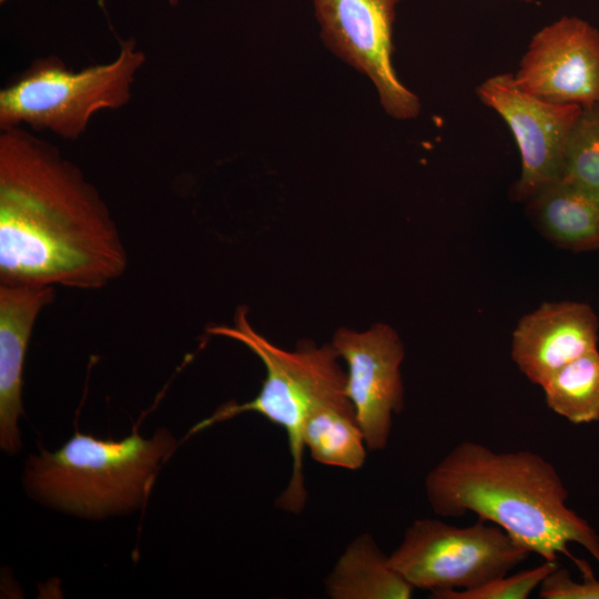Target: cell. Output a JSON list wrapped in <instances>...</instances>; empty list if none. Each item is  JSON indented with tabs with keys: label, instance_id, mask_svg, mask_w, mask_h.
I'll use <instances>...</instances> for the list:
<instances>
[{
	"label": "cell",
	"instance_id": "3957f363",
	"mask_svg": "<svg viewBox=\"0 0 599 599\" xmlns=\"http://www.w3.org/2000/svg\"><path fill=\"white\" fill-rule=\"evenodd\" d=\"M207 331L245 345L261 359L266 373L252 400L225 404L197 423L190 434L247 412L257 413L282 427L286 433L292 467L288 484L277 497L276 507L301 514L308 497L303 473L304 424L318 406L347 397L346 372L338 363L336 351L332 344L317 346L307 341L294 351L280 348L252 327L246 307L236 309L233 325L212 326Z\"/></svg>",
	"mask_w": 599,
	"mask_h": 599
},
{
	"label": "cell",
	"instance_id": "30bf717a",
	"mask_svg": "<svg viewBox=\"0 0 599 599\" xmlns=\"http://www.w3.org/2000/svg\"><path fill=\"white\" fill-rule=\"evenodd\" d=\"M512 74L521 90L542 100L599 104V30L562 16L532 35Z\"/></svg>",
	"mask_w": 599,
	"mask_h": 599
},
{
	"label": "cell",
	"instance_id": "52a82bcc",
	"mask_svg": "<svg viewBox=\"0 0 599 599\" xmlns=\"http://www.w3.org/2000/svg\"><path fill=\"white\" fill-rule=\"evenodd\" d=\"M399 1L312 0L327 48L372 80L387 114L409 120L418 115L420 103L399 81L392 62Z\"/></svg>",
	"mask_w": 599,
	"mask_h": 599
},
{
	"label": "cell",
	"instance_id": "ba28073f",
	"mask_svg": "<svg viewBox=\"0 0 599 599\" xmlns=\"http://www.w3.org/2000/svg\"><path fill=\"white\" fill-rule=\"evenodd\" d=\"M480 101L508 124L521 158L514 199L527 202L561 177L571 131L582 106L554 103L521 90L512 73H500L477 87Z\"/></svg>",
	"mask_w": 599,
	"mask_h": 599
},
{
	"label": "cell",
	"instance_id": "d6986e66",
	"mask_svg": "<svg viewBox=\"0 0 599 599\" xmlns=\"http://www.w3.org/2000/svg\"><path fill=\"white\" fill-rule=\"evenodd\" d=\"M582 581L572 579L569 571L558 566L539 587L542 599H599V580L592 570L582 573Z\"/></svg>",
	"mask_w": 599,
	"mask_h": 599
},
{
	"label": "cell",
	"instance_id": "9c48e42d",
	"mask_svg": "<svg viewBox=\"0 0 599 599\" xmlns=\"http://www.w3.org/2000/svg\"><path fill=\"white\" fill-rule=\"evenodd\" d=\"M346 363L345 393L351 400L368 450H383L393 416L404 408L400 365L404 345L388 325L356 332L338 328L331 343Z\"/></svg>",
	"mask_w": 599,
	"mask_h": 599
},
{
	"label": "cell",
	"instance_id": "7a4b0ae2",
	"mask_svg": "<svg viewBox=\"0 0 599 599\" xmlns=\"http://www.w3.org/2000/svg\"><path fill=\"white\" fill-rule=\"evenodd\" d=\"M432 510L441 517L467 512L502 528L544 560H573L568 545L582 546L599 564V535L567 505L569 493L555 466L531 450L496 451L466 440L448 451L425 478Z\"/></svg>",
	"mask_w": 599,
	"mask_h": 599
},
{
	"label": "cell",
	"instance_id": "5bb4252c",
	"mask_svg": "<svg viewBox=\"0 0 599 599\" xmlns=\"http://www.w3.org/2000/svg\"><path fill=\"white\" fill-rule=\"evenodd\" d=\"M332 599H409L414 587L390 565L369 534L346 547L324 580Z\"/></svg>",
	"mask_w": 599,
	"mask_h": 599
},
{
	"label": "cell",
	"instance_id": "44dd1931",
	"mask_svg": "<svg viewBox=\"0 0 599 599\" xmlns=\"http://www.w3.org/2000/svg\"><path fill=\"white\" fill-rule=\"evenodd\" d=\"M7 0H0L1 3L6 2Z\"/></svg>",
	"mask_w": 599,
	"mask_h": 599
},
{
	"label": "cell",
	"instance_id": "2e32d148",
	"mask_svg": "<svg viewBox=\"0 0 599 599\" xmlns=\"http://www.w3.org/2000/svg\"><path fill=\"white\" fill-rule=\"evenodd\" d=\"M541 387L547 406L570 423L599 420L598 349L562 366Z\"/></svg>",
	"mask_w": 599,
	"mask_h": 599
},
{
	"label": "cell",
	"instance_id": "277c9868",
	"mask_svg": "<svg viewBox=\"0 0 599 599\" xmlns=\"http://www.w3.org/2000/svg\"><path fill=\"white\" fill-rule=\"evenodd\" d=\"M173 449L174 439L165 430L151 439L134 432L122 440L77 432L59 450L32 456L27 481L57 507L101 516L144 500L160 464Z\"/></svg>",
	"mask_w": 599,
	"mask_h": 599
},
{
	"label": "cell",
	"instance_id": "6da1fadb",
	"mask_svg": "<svg viewBox=\"0 0 599 599\" xmlns=\"http://www.w3.org/2000/svg\"><path fill=\"white\" fill-rule=\"evenodd\" d=\"M129 256L100 192L60 150L21 126L0 135V284L99 290Z\"/></svg>",
	"mask_w": 599,
	"mask_h": 599
},
{
	"label": "cell",
	"instance_id": "8992f818",
	"mask_svg": "<svg viewBox=\"0 0 599 599\" xmlns=\"http://www.w3.org/2000/svg\"><path fill=\"white\" fill-rule=\"evenodd\" d=\"M529 554L502 528L484 519L457 527L422 518L406 529L389 562L415 589L434 595L480 587L508 575Z\"/></svg>",
	"mask_w": 599,
	"mask_h": 599
},
{
	"label": "cell",
	"instance_id": "ac0fdd59",
	"mask_svg": "<svg viewBox=\"0 0 599 599\" xmlns=\"http://www.w3.org/2000/svg\"><path fill=\"white\" fill-rule=\"evenodd\" d=\"M558 561L544 560L535 568L511 576H501L468 590H446L432 595L435 599H526L557 567Z\"/></svg>",
	"mask_w": 599,
	"mask_h": 599
},
{
	"label": "cell",
	"instance_id": "8fae6325",
	"mask_svg": "<svg viewBox=\"0 0 599 599\" xmlns=\"http://www.w3.org/2000/svg\"><path fill=\"white\" fill-rule=\"evenodd\" d=\"M597 342L598 318L589 305L545 303L517 324L511 357L531 383L541 386L562 366L596 351Z\"/></svg>",
	"mask_w": 599,
	"mask_h": 599
},
{
	"label": "cell",
	"instance_id": "7402d4cb",
	"mask_svg": "<svg viewBox=\"0 0 599 599\" xmlns=\"http://www.w3.org/2000/svg\"><path fill=\"white\" fill-rule=\"evenodd\" d=\"M172 2H173V0H172Z\"/></svg>",
	"mask_w": 599,
	"mask_h": 599
},
{
	"label": "cell",
	"instance_id": "4fadbf2b",
	"mask_svg": "<svg viewBox=\"0 0 599 599\" xmlns=\"http://www.w3.org/2000/svg\"><path fill=\"white\" fill-rule=\"evenodd\" d=\"M540 231L555 244L572 251L599 248V197L557 181L528 201Z\"/></svg>",
	"mask_w": 599,
	"mask_h": 599
},
{
	"label": "cell",
	"instance_id": "e0dca14e",
	"mask_svg": "<svg viewBox=\"0 0 599 599\" xmlns=\"http://www.w3.org/2000/svg\"><path fill=\"white\" fill-rule=\"evenodd\" d=\"M560 181L599 197V104L582 108L569 136Z\"/></svg>",
	"mask_w": 599,
	"mask_h": 599
},
{
	"label": "cell",
	"instance_id": "9a60e30c",
	"mask_svg": "<svg viewBox=\"0 0 599 599\" xmlns=\"http://www.w3.org/2000/svg\"><path fill=\"white\" fill-rule=\"evenodd\" d=\"M303 443L316 463L348 470L362 468L368 450L348 397L315 408L304 424Z\"/></svg>",
	"mask_w": 599,
	"mask_h": 599
},
{
	"label": "cell",
	"instance_id": "5b68a950",
	"mask_svg": "<svg viewBox=\"0 0 599 599\" xmlns=\"http://www.w3.org/2000/svg\"><path fill=\"white\" fill-rule=\"evenodd\" d=\"M144 61L145 54L132 39L121 41L113 61L78 72L59 57L39 58L0 91V129L27 124L75 140L93 114L129 103L135 74Z\"/></svg>",
	"mask_w": 599,
	"mask_h": 599
},
{
	"label": "cell",
	"instance_id": "ffe728a7",
	"mask_svg": "<svg viewBox=\"0 0 599 599\" xmlns=\"http://www.w3.org/2000/svg\"><path fill=\"white\" fill-rule=\"evenodd\" d=\"M526 3H532L535 0H524Z\"/></svg>",
	"mask_w": 599,
	"mask_h": 599
},
{
	"label": "cell",
	"instance_id": "7c38bea8",
	"mask_svg": "<svg viewBox=\"0 0 599 599\" xmlns=\"http://www.w3.org/2000/svg\"><path fill=\"white\" fill-rule=\"evenodd\" d=\"M54 300L53 286L0 284V444L7 453L20 446L23 365L41 311Z\"/></svg>",
	"mask_w": 599,
	"mask_h": 599
}]
</instances>
